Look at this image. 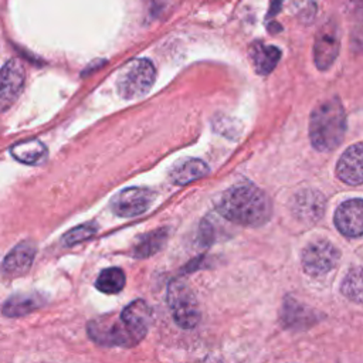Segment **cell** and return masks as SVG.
Instances as JSON below:
<instances>
[{
  "label": "cell",
  "mask_w": 363,
  "mask_h": 363,
  "mask_svg": "<svg viewBox=\"0 0 363 363\" xmlns=\"http://www.w3.org/2000/svg\"><path fill=\"white\" fill-rule=\"evenodd\" d=\"M216 207L227 220L248 227L265 224L272 214L268 196L255 184L247 182L227 189L218 199Z\"/></svg>",
  "instance_id": "cell-1"
},
{
  "label": "cell",
  "mask_w": 363,
  "mask_h": 363,
  "mask_svg": "<svg viewBox=\"0 0 363 363\" xmlns=\"http://www.w3.org/2000/svg\"><path fill=\"white\" fill-rule=\"evenodd\" d=\"M346 132V113L337 98L320 102L311 113L309 136L315 149L329 152L336 149Z\"/></svg>",
  "instance_id": "cell-2"
},
{
  "label": "cell",
  "mask_w": 363,
  "mask_h": 363,
  "mask_svg": "<svg viewBox=\"0 0 363 363\" xmlns=\"http://www.w3.org/2000/svg\"><path fill=\"white\" fill-rule=\"evenodd\" d=\"M155 78L156 69L150 60H132L121 69L116 79V88L122 98L135 99L149 92Z\"/></svg>",
  "instance_id": "cell-3"
},
{
  "label": "cell",
  "mask_w": 363,
  "mask_h": 363,
  "mask_svg": "<svg viewBox=\"0 0 363 363\" xmlns=\"http://www.w3.org/2000/svg\"><path fill=\"white\" fill-rule=\"evenodd\" d=\"M86 330L88 336L101 346L129 347L139 342L119 315H106L89 320Z\"/></svg>",
  "instance_id": "cell-4"
},
{
  "label": "cell",
  "mask_w": 363,
  "mask_h": 363,
  "mask_svg": "<svg viewBox=\"0 0 363 363\" xmlns=\"http://www.w3.org/2000/svg\"><path fill=\"white\" fill-rule=\"evenodd\" d=\"M167 303L174 322L183 329H193L200 320V309L191 288L183 279H173L167 288Z\"/></svg>",
  "instance_id": "cell-5"
},
{
  "label": "cell",
  "mask_w": 363,
  "mask_h": 363,
  "mask_svg": "<svg viewBox=\"0 0 363 363\" xmlns=\"http://www.w3.org/2000/svg\"><path fill=\"white\" fill-rule=\"evenodd\" d=\"M339 250L326 240H315L302 251V267L309 275H325L339 261Z\"/></svg>",
  "instance_id": "cell-6"
},
{
  "label": "cell",
  "mask_w": 363,
  "mask_h": 363,
  "mask_svg": "<svg viewBox=\"0 0 363 363\" xmlns=\"http://www.w3.org/2000/svg\"><path fill=\"white\" fill-rule=\"evenodd\" d=\"M340 50V30L335 20H326L316 31L313 43V60L319 69H328Z\"/></svg>",
  "instance_id": "cell-7"
},
{
  "label": "cell",
  "mask_w": 363,
  "mask_h": 363,
  "mask_svg": "<svg viewBox=\"0 0 363 363\" xmlns=\"http://www.w3.org/2000/svg\"><path fill=\"white\" fill-rule=\"evenodd\" d=\"M26 79L23 64L17 58L9 60L0 68V113L10 109L20 96Z\"/></svg>",
  "instance_id": "cell-8"
},
{
  "label": "cell",
  "mask_w": 363,
  "mask_h": 363,
  "mask_svg": "<svg viewBox=\"0 0 363 363\" xmlns=\"http://www.w3.org/2000/svg\"><path fill=\"white\" fill-rule=\"evenodd\" d=\"M153 199V191L149 189L128 187L112 199V211L119 217H135L145 213Z\"/></svg>",
  "instance_id": "cell-9"
},
{
  "label": "cell",
  "mask_w": 363,
  "mask_h": 363,
  "mask_svg": "<svg viewBox=\"0 0 363 363\" xmlns=\"http://www.w3.org/2000/svg\"><path fill=\"white\" fill-rule=\"evenodd\" d=\"M335 225L346 237H360L363 233L362 199H352L342 203L335 211Z\"/></svg>",
  "instance_id": "cell-10"
},
{
  "label": "cell",
  "mask_w": 363,
  "mask_h": 363,
  "mask_svg": "<svg viewBox=\"0 0 363 363\" xmlns=\"http://www.w3.org/2000/svg\"><path fill=\"white\" fill-rule=\"evenodd\" d=\"M291 210L302 223H315L323 216L325 199L319 191L303 190L292 197Z\"/></svg>",
  "instance_id": "cell-11"
},
{
  "label": "cell",
  "mask_w": 363,
  "mask_h": 363,
  "mask_svg": "<svg viewBox=\"0 0 363 363\" xmlns=\"http://www.w3.org/2000/svg\"><path fill=\"white\" fill-rule=\"evenodd\" d=\"M363 147L362 143L349 146L340 156L336 164L337 177L352 186H359L363 182Z\"/></svg>",
  "instance_id": "cell-12"
},
{
  "label": "cell",
  "mask_w": 363,
  "mask_h": 363,
  "mask_svg": "<svg viewBox=\"0 0 363 363\" xmlns=\"http://www.w3.org/2000/svg\"><path fill=\"white\" fill-rule=\"evenodd\" d=\"M35 257V244L30 240L17 244L3 259L1 269L9 277H20L30 271Z\"/></svg>",
  "instance_id": "cell-13"
},
{
  "label": "cell",
  "mask_w": 363,
  "mask_h": 363,
  "mask_svg": "<svg viewBox=\"0 0 363 363\" xmlns=\"http://www.w3.org/2000/svg\"><path fill=\"white\" fill-rule=\"evenodd\" d=\"M126 326L132 330V333L139 339V342L145 337L152 323V311L149 305L142 301H133L119 313Z\"/></svg>",
  "instance_id": "cell-14"
},
{
  "label": "cell",
  "mask_w": 363,
  "mask_h": 363,
  "mask_svg": "<svg viewBox=\"0 0 363 363\" xmlns=\"http://www.w3.org/2000/svg\"><path fill=\"white\" fill-rule=\"evenodd\" d=\"M10 155L20 163L38 166L45 162L48 156L47 146L38 139H28L18 142L10 147Z\"/></svg>",
  "instance_id": "cell-15"
},
{
  "label": "cell",
  "mask_w": 363,
  "mask_h": 363,
  "mask_svg": "<svg viewBox=\"0 0 363 363\" xmlns=\"http://www.w3.org/2000/svg\"><path fill=\"white\" fill-rule=\"evenodd\" d=\"M250 58L255 67V71L261 75L269 74L281 58L279 48L274 45H265L259 41L254 43L250 48Z\"/></svg>",
  "instance_id": "cell-16"
},
{
  "label": "cell",
  "mask_w": 363,
  "mask_h": 363,
  "mask_svg": "<svg viewBox=\"0 0 363 363\" xmlns=\"http://www.w3.org/2000/svg\"><path fill=\"white\" fill-rule=\"evenodd\" d=\"M43 303H44V299L37 294H17L10 296L4 302L1 312L7 318H18L33 312L34 309L40 308Z\"/></svg>",
  "instance_id": "cell-17"
},
{
  "label": "cell",
  "mask_w": 363,
  "mask_h": 363,
  "mask_svg": "<svg viewBox=\"0 0 363 363\" xmlns=\"http://www.w3.org/2000/svg\"><path fill=\"white\" fill-rule=\"evenodd\" d=\"M208 173V166L200 159H186L179 162L170 172V179L174 184L183 186L191 183Z\"/></svg>",
  "instance_id": "cell-18"
},
{
  "label": "cell",
  "mask_w": 363,
  "mask_h": 363,
  "mask_svg": "<svg viewBox=\"0 0 363 363\" xmlns=\"http://www.w3.org/2000/svg\"><path fill=\"white\" fill-rule=\"evenodd\" d=\"M167 240V230L159 228L155 231H150L145 235H142L138 241V244L133 247L132 255L135 258H146L157 252Z\"/></svg>",
  "instance_id": "cell-19"
},
{
  "label": "cell",
  "mask_w": 363,
  "mask_h": 363,
  "mask_svg": "<svg viewBox=\"0 0 363 363\" xmlns=\"http://www.w3.org/2000/svg\"><path fill=\"white\" fill-rule=\"evenodd\" d=\"M125 281H126V277H125L123 271L121 268L112 267V268L104 269L99 274L95 285L101 292L111 295V294L121 292L125 286Z\"/></svg>",
  "instance_id": "cell-20"
},
{
  "label": "cell",
  "mask_w": 363,
  "mask_h": 363,
  "mask_svg": "<svg viewBox=\"0 0 363 363\" xmlns=\"http://www.w3.org/2000/svg\"><path fill=\"white\" fill-rule=\"evenodd\" d=\"M340 291L346 298H349L357 303L362 302V269H360V267H354L346 274V277L342 281Z\"/></svg>",
  "instance_id": "cell-21"
},
{
  "label": "cell",
  "mask_w": 363,
  "mask_h": 363,
  "mask_svg": "<svg viewBox=\"0 0 363 363\" xmlns=\"http://www.w3.org/2000/svg\"><path fill=\"white\" fill-rule=\"evenodd\" d=\"M316 9V0H289V10L306 24L315 18Z\"/></svg>",
  "instance_id": "cell-22"
},
{
  "label": "cell",
  "mask_w": 363,
  "mask_h": 363,
  "mask_svg": "<svg viewBox=\"0 0 363 363\" xmlns=\"http://www.w3.org/2000/svg\"><path fill=\"white\" fill-rule=\"evenodd\" d=\"M95 233H96L95 224H81V225L69 230L67 234H64L62 242H64V245H75L81 241L91 238Z\"/></svg>",
  "instance_id": "cell-23"
},
{
  "label": "cell",
  "mask_w": 363,
  "mask_h": 363,
  "mask_svg": "<svg viewBox=\"0 0 363 363\" xmlns=\"http://www.w3.org/2000/svg\"><path fill=\"white\" fill-rule=\"evenodd\" d=\"M340 6L346 10V11H360L362 7V0H339Z\"/></svg>",
  "instance_id": "cell-24"
},
{
  "label": "cell",
  "mask_w": 363,
  "mask_h": 363,
  "mask_svg": "<svg viewBox=\"0 0 363 363\" xmlns=\"http://www.w3.org/2000/svg\"><path fill=\"white\" fill-rule=\"evenodd\" d=\"M282 3H284V0H272V1H271V7H269V13H268V17H271V16L277 14V13L279 11V9H281Z\"/></svg>",
  "instance_id": "cell-25"
}]
</instances>
